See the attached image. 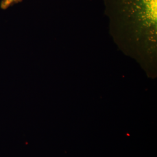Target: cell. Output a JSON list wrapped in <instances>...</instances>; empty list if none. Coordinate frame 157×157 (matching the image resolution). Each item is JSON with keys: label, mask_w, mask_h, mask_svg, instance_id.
Returning a JSON list of instances; mask_svg holds the SVG:
<instances>
[{"label": "cell", "mask_w": 157, "mask_h": 157, "mask_svg": "<svg viewBox=\"0 0 157 157\" xmlns=\"http://www.w3.org/2000/svg\"><path fill=\"white\" fill-rule=\"evenodd\" d=\"M109 34L151 78L157 76V0H102Z\"/></svg>", "instance_id": "obj_1"}, {"label": "cell", "mask_w": 157, "mask_h": 157, "mask_svg": "<svg viewBox=\"0 0 157 157\" xmlns=\"http://www.w3.org/2000/svg\"><path fill=\"white\" fill-rule=\"evenodd\" d=\"M22 0H2L1 2L0 7L2 10H6L8 8L19 2H21Z\"/></svg>", "instance_id": "obj_2"}]
</instances>
